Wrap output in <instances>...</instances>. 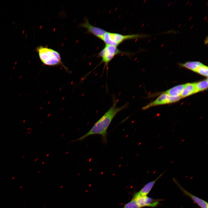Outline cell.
Masks as SVG:
<instances>
[{"mask_svg":"<svg viewBox=\"0 0 208 208\" xmlns=\"http://www.w3.org/2000/svg\"><path fill=\"white\" fill-rule=\"evenodd\" d=\"M133 200L136 201L140 208L145 207H155L159 204V201L162 200L154 199L147 196H140Z\"/></svg>","mask_w":208,"mask_h":208,"instance_id":"7","label":"cell"},{"mask_svg":"<svg viewBox=\"0 0 208 208\" xmlns=\"http://www.w3.org/2000/svg\"><path fill=\"white\" fill-rule=\"evenodd\" d=\"M36 50L40 60L44 65L55 66L62 64L60 55L58 52L42 46L38 47Z\"/></svg>","mask_w":208,"mask_h":208,"instance_id":"2","label":"cell"},{"mask_svg":"<svg viewBox=\"0 0 208 208\" xmlns=\"http://www.w3.org/2000/svg\"><path fill=\"white\" fill-rule=\"evenodd\" d=\"M120 51L117 47L105 44L103 49L98 53V57L101 58L100 63H104L105 67L107 66L109 63L116 55L119 54H127Z\"/></svg>","mask_w":208,"mask_h":208,"instance_id":"4","label":"cell"},{"mask_svg":"<svg viewBox=\"0 0 208 208\" xmlns=\"http://www.w3.org/2000/svg\"><path fill=\"white\" fill-rule=\"evenodd\" d=\"M165 172V171L160 174L154 180L150 181L146 184L140 191L136 193L134 195L132 199H135L140 196H147L153 188L156 182L159 179Z\"/></svg>","mask_w":208,"mask_h":208,"instance_id":"9","label":"cell"},{"mask_svg":"<svg viewBox=\"0 0 208 208\" xmlns=\"http://www.w3.org/2000/svg\"><path fill=\"white\" fill-rule=\"evenodd\" d=\"M173 181L184 194L189 197L201 208H208V203L207 202L189 192L181 186L174 178H173Z\"/></svg>","mask_w":208,"mask_h":208,"instance_id":"8","label":"cell"},{"mask_svg":"<svg viewBox=\"0 0 208 208\" xmlns=\"http://www.w3.org/2000/svg\"><path fill=\"white\" fill-rule=\"evenodd\" d=\"M80 26L87 29V33L92 34L102 40L104 35L106 32L103 29L91 25L86 18L85 19L84 22L82 23Z\"/></svg>","mask_w":208,"mask_h":208,"instance_id":"6","label":"cell"},{"mask_svg":"<svg viewBox=\"0 0 208 208\" xmlns=\"http://www.w3.org/2000/svg\"><path fill=\"white\" fill-rule=\"evenodd\" d=\"M185 84H181L175 86L166 91L164 93L172 96H180Z\"/></svg>","mask_w":208,"mask_h":208,"instance_id":"11","label":"cell"},{"mask_svg":"<svg viewBox=\"0 0 208 208\" xmlns=\"http://www.w3.org/2000/svg\"><path fill=\"white\" fill-rule=\"evenodd\" d=\"M123 208H140L135 200H131L129 202L125 205Z\"/></svg>","mask_w":208,"mask_h":208,"instance_id":"15","label":"cell"},{"mask_svg":"<svg viewBox=\"0 0 208 208\" xmlns=\"http://www.w3.org/2000/svg\"><path fill=\"white\" fill-rule=\"evenodd\" d=\"M197 92L207 89L208 88V80L207 79L200 81L196 83Z\"/></svg>","mask_w":208,"mask_h":208,"instance_id":"13","label":"cell"},{"mask_svg":"<svg viewBox=\"0 0 208 208\" xmlns=\"http://www.w3.org/2000/svg\"><path fill=\"white\" fill-rule=\"evenodd\" d=\"M117 101L114 99L112 106L109 110L94 125L87 133L78 138L71 141H82L87 137L94 135H100L102 136L104 142L107 141V129L115 116L119 112L126 108V103L120 107H117Z\"/></svg>","mask_w":208,"mask_h":208,"instance_id":"1","label":"cell"},{"mask_svg":"<svg viewBox=\"0 0 208 208\" xmlns=\"http://www.w3.org/2000/svg\"><path fill=\"white\" fill-rule=\"evenodd\" d=\"M195 72L205 77L208 76V67L203 64L199 67Z\"/></svg>","mask_w":208,"mask_h":208,"instance_id":"14","label":"cell"},{"mask_svg":"<svg viewBox=\"0 0 208 208\" xmlns=\"http://www.w3.org/2000/svg\"><path fill=\"white\" fill-rule=\"evenodd\" d=\"M197 93L196 83H187L184 88L180 96L184 98Z\"/></svg>","mask_w":208,"mask_h":208,"instance_id":"10","label":"cell"},{"mask_svg":"<svg viewBox=\"0 0 208 208\" xmlns=\"http://www.w3.org/2000/svg\"><path fill=\"white\" fill-rule=\"evenodd\" d=\"M144 35L138 34L123 35L117 33L106 31L104 35L102 40L105 44L117 47L124 41L135 39L143 37Z\"/></svg>","mask_w":208,"mask_h":208,"instance_id":"3","label":"cell"},{"mask_svg":"<svg viewBox=\"0 0 208 208\" xmlns=\"http://www.w3.org/2000/svg\"><path fill=\"white\" fill-rule=\"evenodd\" d=\"M203 64L198 61H193L187 62L181 64L183 67L195 72L197 68Z\"/></svg>","mask_w":208,"mask_h":208,"instance_id":"12","label":"cell"},{"mask_svg":"<svg viewBox=\"0 0 208 208\" xmlns=\"http://www.w3.org/2000/svg\"><path fill=\"white\" fill-rule=\"evenodd\" d=\"M181 98L180 96H172L166 93H164L155 100L143 107L142 109L145 110L155 106L173 103L178 101Z\"/></svg>","mask_w":208,"mask_h":208,"instance_id":"5","label":"cell"}]
</instances>
